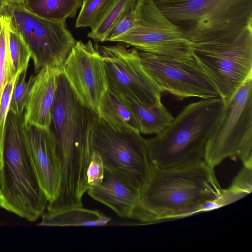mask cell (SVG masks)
Returning a JSON list of instances; mask_svg holds the SVG:
<instances>
[{
  "label": "cell",
  "mask_w": 252,
  "mask_h": 252,
  "mask_svg": "<svg viewBox=\"0 0 252 252\" xmlns=\"http://www.w3.org/2000/svg\"><path fill=\"white\" fill-rule=\"evenodd\" d=\"M185 0H153L157 6L173 4Z\"/></svg>",
  "instance_id": "cell-30"
},
{
  "label": "cell",
  "mask_w": 252,
  "mask_h": 252,
  "mask_svg": "<svg viewBox=\"0 0 252 252\" xmlns=\"http://www.w3.org/2000/svg\"><path fill=\"white\" fill-rule=\"evenodd\" d=\"M41 226H98L106 225L111 218L98 210L74 207L44 212Z\"/></svg>",
  "instance_id": "cell-17"
},
{
  "label": "cell",
  "mask_w": 252,
  "mask_h": 252,
  "mask_svg": "<svg viewBox=\"0 0 252 252\" xmlns=\"http://www.w3.org/2000/svg\"><path fill=\"white\" fill-rule=\"evenodd\" d=\"M17 78L7 83L3 91L0 103V155L3 158L6 119Z\"/></svg>",
  "instance_id": "cell-28"
},
{
  "label": "cell",
  "mask_w": 252,
  "mask_h": 252,
  "mask_svg": "<svg viewBox=\"0 0 252 252\" xmlns=\"http://www.w3.org/2000/svg\"><path fill=\"white\" fill-rule=\"evenodd\" d=\"M3 165V158L0 155V170L2 169Z\"/></svg>",
  "instance_id": "cell-33"
},
{
  "label": "cell",
  "mask_w": 252,
  "mask_h": 252,
  "mask_svg": "<svg viewBox=\"0 0 252 252\" xmlns=\"http://www.w3.org/2000/svg\"><path fill=\"white\" fill-rule=\"evenodd\" d=\"M135 0H109L99 16L90 32L88 37L95 42L107 41L114 26L127 6Z\"/></svg>",
  "instance_id": "cell-21"
},
{
  "label": "cell",
  "mask_w": 252,
  "mask_h": 252,
  "mask_svg": "<svg viewBox=\"0 0 252 252\" xmlns=\"http://www.w3.org/2000/svg\"><path fill=\"white\" fill-rule=\"evenodd\" d=\"M27 68L23 69L18 75L11 99L9 111L18 115L24 114L29 94L33 81V75H31L28 80H26Z\"/></svg>",
  "instance_id": "cell-25"
},
{
  "label": "cell",
  "mask_w": 252,
  "mask_h": 252,
  "mask_svg": "<svg viewBox=\"0 0 252 252\" xmlns=\"http://www.w3.org/2000/svg\"><path fill=\"white\" fill-rule=\"evenodd\" d=\"M143 67L161 89L176 99L220 97L213 82L195 58L185 60L139 51Z\"/></svg>",
  "instance_id": "cell-11"
},
{
  "label": "cell",
  "mask_w": 252,
  "mask_h": 252,
  "mask_svg": "<svg viewBox=\"0 0 252 252\" xmlns=\"http://www.w3.org/2000/svg\"><path fill=\"white\" fill-rule=\"evenodd\" d=\"M10 26L29 48L35 73L48 66L63 72L64 63L76 43L65 22L35 15L21 4L8 3L3 13Z\"/></svg>",
  "instance_id": "cell-9"
},
{
  "label": "cell",
  "mask_w": 252,
  "mask_h": 252,
  "mask_svg": "<svg viewBox=\"0 0 252 252\" xmlns=\"http://www.w3.org/2000/svg\"><path fill=\"white\" fill-rule=\"evenodd\" d=\"M158 7L193 43L252 24V0H186Z\"/></svg>",
  "instance_id": "cell-5"
},
{
  "label": "cell",
  "mask_w": 252,
  "mask_h": 252,
  "mask_svg": "<svg viewBox=\"0 0 252 252\" xmlns=\"http://www.w3.org/2000/svg\"><path fill=\"white\" fill-rule=\"evenodd\" d=\"M137 25L112 42L133 47L139 51L192 60L193 43L155 4L153 0H137Z\"/></svg>",
  "instance_id": "cell-10"
},
{
  "label": "cell",
  "mask_w": 252,
  "mask_h": 252,
  "mask_svg": "<svg viewBox=\"0 0 252 252\" xmlns=\"http://www.w3.org/2000/svg\"><path fill=\"white\" fill-rule=\"evenodd\" d=\"M222 116L209 140L205 162L214 168L236 157L252 167V75L223 102Z\"/></svg>",
  "instance_id": "cell-7"
},
{
  "label": "cell",
  "mask_w": 252,
  "mask_h": 252,
  "mask_svg": "<svg viewBox=\"0 0 252 252\" xmlns=\"http://www.w3.org/2000/svg\"><path fill=\"white\" fill-rule=\"evenodd\" d=\"M137 0L131 2L124 11L114 26L107 41L114 39L128 31L137 25L136 4Z\"/></svg>",
  "instance_id": "cell-27"
},
{
  "label": "cell",
  "mask_w": 252,
  "mask_h": 252,
  "mask_svg": "<svg viewBox=\"0 0 252 252\" xmlns=\"http://www.w3.org/2000/svg\"><path fill=\"white\" fill-rule=\"evenodd\" d=\"M8 35L12 74L14 77H16L23 69L28 68L31 54L26 44L9 23Z\"/></svg>",
  "instance_id": "cell-24"
},
{
  "label": "cell",
  "mask_w": 252,
  "mask_h": 252,
  "mask_svg": "<svg viewBox=\"0 0 252 252\" xmlns=\"http://www.w3.org/2000/svg\"><path fill=\"white\" fill-rule=\"evenodd\" d=\"M8 3L5 0H0V16L3 14Z\"/></svg>",
  "instance_id": "cell-31"
},
{
  "label": "cell",
  "mask_w": 252,
  "mask_h": 252,
  "mask_svg": "<svg viewBox=\"0 0 252 252\" xmlns=\"http://www.w3.org/2000/svg\"><path fill=\"white\" fill-rule=\"evenodd\" d=\"M61 72L46 66L36 73L25 107V123L50 129L58 78Z\"/></svg>",
  "instance_id": "cell-16"
},
{
  "label": "cell",
  "mask_w": 252,
  "mask_h": 252,
  "mask_svg": "<svg viewBox=\"0 0 252 252\" xmlns=\"http://www.w3.org/2000/svg\"><path fill=\"white\" fill-rule=\"evenodd\" d=\"M138 131L114 129L93 112L89 134L90 153L98 152L104 166L129 182L140 190L149 180L152 165L146 139Z\"/></svg>",
  "instance_id": "cell-8"
},
{
  "label": "cell",
  "mask_w": 252,
  "mask_h": 252,
  "mask_svg": "<svg viewBox=\"0 0 252 252\" xmlns=\"http://www.w3.org/2000/svg\"><path fill=\"white\" fill-rule=\"evenodd\" d=\"M8 18L0 16V103L4 88L14 77L8 44Z\"/></svg>",
  "instance_id": "cell-22"
},
{
  "label": "cell",
  "mask_w": 252,
  "mask_h": 252,
  "mask_svg": "<svg viewBox=\"0 0 252 252\" xmlns=\"http://www.w3.org/2000/svg\"><path fill=\"white\" fill-rule=\"evenodd\" d=\"M24 114L9 111L6 119L3 165L0 170V207L30 221L45 211L48 200L27 154L22 123Z\"/></svg>",
  "instance_id": "cell-4"
},
{
  "label": "cell",
  "mask_w": 252,
  "mask_h": 252,
  "mask_svg": "<svg viewBox=\"0 0 252 252\" xmlns=\"http://www.w3.org/2000/svg\"><path fill=\"white\" fill-rule=\"evenodd\" d=\"M223 189L214 168L205 162L162 168L152 166L140 192L145 222L179 218L205 212L220 197Z\"/></svg>",
  "instance_id": "cell-1"
},
{
  "label": "cell",
  "mask_w": 252,
  "mask_h": 252,
  "mask_svg": "<svg viewBox=\"0 0 252 252\" xmlns=\"http://www.w3.org/2000/svg\"><path fill=\"white\" fill-rule=\"evenodd\" d=\"M99 48L108 89L144 106L161 100L163 92L144 69L137 49L120 44Z\"/></svg>",
  "instance_id": "cell-12"
},
{
  "label": "cell",
  "mask_w": 252,
  "mask_h": 252,
  "mask_svg": "<svg viewBox=\"0 0 252 252\" xmlns=\"http://www.w3.org/2000/svg\"><path fill=\"white\" fill-rule=\"evenodd\" d=\"M192 46L194 57L223 102L252 75V24Z\"/></svg>",
  "instance_id": "cell-6"
},
{
  "label": "cell",
  "mask_w": 252,
  "mask_h": 252,
  "mask_svg": "<svg viewBox=\"0 0 252 252\" xmlns=\"http://www.w3.org/2000/svg\"><path fill=\"white\" fill-rule=\"evenodd\" d=\"M93 113L78 100L63 72L60 73L50 129L55 139L61 168L60 187L63 190H79L87 186Z\"/></svg>",
  "instance_id": "cell-3"
},
{
  "label": "cell",
  "mask_w": 252,
  "mask_h": 252,
  "mask_svg": "<svg viewBox=\"0 0 252 252\" xmlns=\"http://www.w3.org/2000/svg\"><path fill=\"white\" fill-rule=\"evenodd\" d=\"M104 164L99 153L96 151L91 152L89 163L86 172L89 188L100 184L104 178Z\"/></svg>",
  "instance_id": "cell-29"
},
{
  "label": "cell",
  "mask_w": 252,
  "mask_h": 252,
  "mask_svg": "<svg viewBox=\"0 0 252 252\" xmlns=\"http://www.w3.org/2000/svg\"><path fill=\"white\" fill-rule=\"evenodd\" d=\"M109 0H82L75 27L91 28L103 11Z\"/></svg>",
  "instance_id": "cell-26"
},
{
  "label": "cell",
  "mask_w": 252,
  "mask_h": 252,
  "mask_svg": "<svg viewBox=\"0 0 252 252\" xmlns=\"http://www.w3.org/2000/svg\"><path fill=\"white\" fill-rule=\"evenodd\" d=\"M98 115L116 130L140 132L139 124L119 95L107 89L99 106Z\"/></svg>",
  "instance_id": "cell-18"
},
{
  "label": "cell",
  "mask_w": 252,
  "mask_h": 252,
  "mask_svg": "<svg viewBox=\"0 0 252 252\" xmlns=\"http://www.w3.org/2000/svg\"><path fill=\"white\" fill-rule=\"evenodd\" d=\"M223 107L221 97L185 106L164 130L146 139L152 166L166 168L205 162L208 142Z\"/></svg>",
  "instance_id": "cell-2"
},
{
  "label": "cell",
  "mask_w": 252,
  "mask_h": 252,
  "mask_svg": "<svg viewBox=\"0 0 252 252\" xmlns=\"http://www.w3.org/2000/svg\"><path fill=\"white\" fill-rule=\"evenodd\" d=\"M9 3L21 4L22 0H5Z\"/></svg>",
  "instance_id": "cell-32"
},
{
  "label": "cell",
  "mask_w": 252,
  "mask_h": 252,
  "mask_svg": "<svg viewBox=\"0 0 252 252\" xmlns=\"http://www.w3.org/2000/svg\"><path fill=\"white\" fill-rule=\"evenodd\" d=\"M119 96L135 117L139 125L141 133L158 134L169 126L174 119L161 100L152 106H144L121 95Z\"/></svg>",
  "instance_id": "cell-19"
},
{
  "label": "cell",
  "mask_w": 252,
  "mask_h": 252,
  "mask_svg": "<svg viewBox=\"0 0 252 252\" xmlns=\"http://www.w3.org/2000/svg\"><path fill=\"white\" fill-rule=\"evenodd\" d=\"M22 131L25 150L38 184L48 202L56 197L61 168L54 136L50 129L24 122Z\"/></svg>",
  "instance_id": "cell-14"
},
{
  "label": "cell",
  "mask_w": 252,
  "mask_h": 252,
  "mask_svg": "<svg viewBox=\"0 0 252 252\" xmlns=\"http://www.w3.org/2000/svg\"><path fill=\"white\" fill-rule=\"evenodd\" d=\"M82 0H22L21 5L30 13L55 21L65 22L75 17Z\"/></svg>",
  "instance_id": "cell-20"
},
{
  "label": "cell",
  "mask_w": 252,
  "mask_h": 252,
  "mask_svg": "<svg viewBox=\"0 0 252 252\" xmlns=\"http://www.w3.org/2000/svg\"><path fill=\"white\" fill-rule=\"evenodd\" d=\"M104 167L102 182L89 188L88 194L121 217L143 221L140 190L115 171Z\"/></svg>",
  "instance_id": "cell-15"
},
{
  "label": "cell",
  "mask_w": 252,
  "mask_h": 252,
  "mask_svg": "<svg viewBox=\"0 0 252 252\" xmlns=\"http://www.w3.org/2000/svg\"><path fill=\"white\" fill-rule=\"evenodd\" d=\"M252 168L243 166L231 186L224 189L216 202L218 208L235 201L250 194L252 189Z\"/></svg>",
  "instance_id": "cell-23"
},
{
  "label": "cell",
  "mask_w": 252,
  "mask_h": 252,
  "mask_svg": "<svg viewBox=\"0 0 252 252\" xmlns=\"http://www.w3.org/2000/svg\"><path fill=\"white\" fill-rule=\"evenodd\" d=\"M63 73L81 103L98 114L108 89L103 57L97 44L76 41L63 67Z\"/></svg>",
  "instance_id": "cell-13"
}]
</instances>
